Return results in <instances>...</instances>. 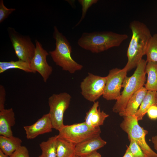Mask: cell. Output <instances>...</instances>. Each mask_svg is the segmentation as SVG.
<instances>
[{
	"mask_svg": "<svg viewBox=\"0 0 157 157\" xmlns=\"http://www.w3.org/2000/svg\"><path fill=\"white\" fill-rule=\"evenodd\" d=\"M129 27L132 35L128 48V61L124 67L129 71L136 67L146 55L149 41L152 36L150 31L143 23L137 20L130 22Z\"/></svg>",
	"mask_w": 157,
	"mask_h": 157,
	"instance_id": "obj_1",
	"label": "cell"
},
{
	"mask_svg": "<svg viewBox=\"0 0 157 157\" xmlns=\"http://www.w3.org/2000/svg\"><path fill=\"white\" fill-rule=\"evenodd\" d=\"M128 37L126 34L110 31L84 32L78 40L77 44L84 49L98 53L119 46Z\"/></svg>",
	"mask_w": 157,
	"mask_h": 157,
	"instance_id": "obj_2",
	"label": "cell"
},
{
	"mask_svg": "<svg viewBox=\"0 0 157 157\" xmlns=\"http://www.w3.org/2000/svg\"><path fill=\"white\" fill-rule=\"evenodd\" d=\"M53 37L56 40V48L49 53L56 65L71 74L81 70L83 66L76 61L71 56L72 48L65 37L56 26L54 27Z\"/></svg>",
	"mask_w": 157,
	"mask_h": 157,
	"instance_id": "obj_3",
	"label": "cell"
},
{
	"mask_svg": "<svg viewBox=\"0 0 157 157\" xmlns=\"http://www.w3.org/2000/svg\"><path fill=\"white\" fill-rule=\"evenodd\" d=\"M147 63L146 60L142 59L133 74L130 77H125L122 84L124 90L113 108V112L119 113L124 111L131 97L143 86L146 80L145 69Z\"/></svg>",
	"mask_w": 157,
	"mask_h": 157,
	"instance_id": "obj_4",
	"label": "cell"
},
{
	"mask_svg": "<svg viewBox=\"0 0 157 157\" xmlns=\"http://www.w3.org/2000/svg\"><path fill=\"white\" fill-rule=\"evenodd\" d=\"M58 131V138L75 145L88 139L100 135L101 132L100 127H91L85 122L64 125Z\"/></svg>",
	"mask_w": 157,
	"mask_h": 157,
	"instance_id": "obj_5",
	"label": "cell"
},
{
	"mask_svg": "<svg viewBox=\"0 0 157 157\" xmlns=\"http://www.w3.org/2000/svg\"><path fill=\"white\" fill-rule=\"evenodd\" d=\"M120 124L121 128L127 133L129 140H134L140 147L147 157H157L154 151L147 143L145 137L147 131L140 126L135 115L123 117Z\"/></svg>",
	"mask_w": 157,
	"mask_h": 157,
	"instance_id": "obj_6",
	"label": "cell"
},
{
	"mask_svg": "<svg viewBox=\"0 0 157 157\" xmlns=\"http://www.w3.org/2000/svg\"><path fill=\"white\" fill-rule=\"evenodd\" d=\"M71 97L66 92L53 94L48 100L49 107V114L53 129L59 131L65 125L63 116L69 107Z\"/></svg>",
	"mask_w": 157,
	"mask_h": 157,
	"instance_id": "obj_7",
	"label": "cell"
},
{
	"mask_svg": "<svg viewBox=\"0 0 157 157\" xmlns=\"http://www.w3.org/2000/svg\"><path fill=\"white\" fill-rule=\"evenodd\" d=\"M8 32L18 60L30 63L34 56L35 48L30 38L20 35L13 28L8 27Z\"/></svg>",
	"mask_w": 157,
	"mask_h": 157,
	"instance_id": "obj_8",
	"label": "cell"
},
{
	"mask_svg": "<svg viewBox=\"0 0 157 157\" xmlns=\"http://www.w3.org/2000/svg\"><path fill=\"white\" fill-rule=\"evenodd\" d=\"M106 82V76L89 73L81 83V94L86 99L94 103L103 95Z\"/></svg>",
	"mask_w": 157,
	"mask_h": 157,
	"instance_id": "obj_9",
	"label": "cell"
},
{
	"mask_svg": "<svg viewBox=\"0 0 157 157\" xmlns=\"http://www.w3.org/2000/svg\"><path fill=\"white\" fill-rule=\"evenodd\" d=\"M127 70L113 68L106 76V82L103 97L107 100H117L120 97V90L124 79L126 76Z\"/></svg>",
	"mask_w": 157,
	"mask_h": 157,
	"instance_id": "obj_10",
	"label": "cell"
},
{
	"mask_svg": "<svg viewBox=\"0 0 157 157\" xmlns=\"http://www.w3.org/2000/svg\"><path fill=\"white\" fill-rule=\"evenodd\" d=\"M35 43V51L30 63V66L34 73H38L46 83L53 71L52 67L47 61V57L49 53L43 48L39 41L36 40Z\"/></svg>",
	"mask_w": 157,
	"mask_h": 157,
	"instance_id": "obj_11",
	"label": "cell"
},
{
	"mask_svg": "<svg viewBox=\"0 0 157 157\" xmlns=\"http://www.w3.org/2000/svg\"><path fill=\"white\" fill-rule=\"evenodd\" d=\"M26 138L32 139L38 136L49 133L53 129L49 113L44 114L33 124L24 126Z\"/></svg>",
	"mask_w": 157,
	"mask_h": 157,
	"instance_id": "obj_12",
	"label": "cell"
},
{
	"mask_svg": "<svg viewBox=\"0 0 157 157\" xmlns=\"http://www.w3.org/2000/svg\"><path fill=\"white\" fill-rule=\"evenodd\" d=\"M106 143L100 135L88 139L76 145L75 155L86 157L104 147Z\"/></svg>",
	"mask_w": 157,
	"mask_h": 157,
	"instance_id": "obj_13",
	"label": "cell"
},
{
	"mask_svg": "<svg viewBox=\"0 0 157 157\" xmlns=\"http://www.w3.org/2000/svg\"><path fill=\"white\" fill-rule=\"evenodd\" d=\"M99 106V102L96 101L86 113L84 122L90 126L100 127L103 125L104 120L109 116L104 111H101Z\"/></svg>",
	"mask_w": 157,
	"mask_h": 157,
	"instance_id": "obj_14",
	"label": "cell"
},
{
	"mask_svg": "<svg viewBox=\"0 0 157 157\" xmlns=\"http://www.w3.org/2000/svg\"><path fill=\"white\" fill-rule=\"evenodd\" d=\"M147 90L143 86L135 93L129 99L126 107L123 111L119 113L121 116L134 115L140 106Z\"/></svg>",
	"mask_w": 157,
	"mask_h": 157,
	"instance_id": "obj_15",
	"label": "cell"
},
{
	"mask_svg": "<svg viewBox=\"0 0 157 157\" xmlns=\"http://www.w3.org/2000/svg\"><path fill=\"white\" fill-rule=\"evenodd\" d=\"M15 123V113L12 108L0 110V135L13 136L11 128Z\"/></svg>",
	"mask_w": 157,
	"mask_h": 157,
	"instance_id": "obj_16",
	"label": "cell"
},
{
	"mask_svg": "<svg viewBox=\"0 0 157 157\" xmlns=\"http://www.w3.org/2000/svg\"><path fill=\"white\" fill-rule=\"evenodd\" d=\"M22 141L18 137L0 135V149L6 155L10 156L21 146Z\"/></svg>",
	"mask_w": 157,
	"mask_h": 157,
	"instance_id": "obj_17",
	"label": "cell"
},
{
	"mask_svg": "<svg viewBox=\"0 0 157 157\" xmlns=\"http://www.w3.org/2000/svg\"><path fill=\"white\" fill-rule=\"evenodd\" d=\"M157 92L147 91L139 108L134 115L138 120H142L149 108L153 105H157Z\"/></svg>",
	"mask_w": 157,
	"mask_h": 157,
	"instance_id": "obj_18",
	"label": "cell"
},
{
	"mask_svg": "<svg viewBox=\"0 0 157 157\" xmlns=\"http://www.w3.org/2000/svg\"><path fill=\"white\" fill-rule=\"evenodd\" d=\"M145 72L147 78L145 88L147 91L157 92V62H147Z\"/></svg>",
	"mask_w": 157,
	"mask_h": 157,
	"instance_id": "obj_19",
	"label": "cell"
},
{
	"mask_svg": "<svg viewBox=\"0 0 157 157\" xmlns=\"http://www.w3.org/2000/svg\"><path fill=\"white\" fill-rule=\"evenodd\" d=\"M76 145L58 138L56 141V157H74Z\"/></svg>",
	"mask_w": 157,
	"mask_h": 157,
	"instance_id": "obj_20",
	"label": "cell"
},
{
	"mask_svg": "<svg viewBox=\"0 0 157 157\" xmlns=\"http://www.w3.org/2000/svg\"><path fill=\"white\" fill-rule=\"evenodd\" d=\"M58 135L49 137L39 144L42 150L41 154L38 157H56V141Z\"/></svg>",
	"mask_w": 157,
	"mask_h": 157,
	"instance_id": "obj_21",
	"label": "cell"
},
{
	"mask_svg": "<svg viewBox=\"0 0 157 157\" xmlns=\"http://www.w3.org/2000/svg\"><path fill=\"white\" fill-rule=\"evenodd\" d=\"M18 69L26 72L34 73L31 68L29 63L19 60L8 62H0V73L11 69Z\"/></svg>",
	"mask_w": 157,
	"mask_h": 157,
	"instance_id": "obj_22",
	"label": "cell"
},
{
	"mask_svg": "<svg viewBox=\"0 0 157 157\" xmlns=\"http://www.w3.org/2000/svg\"><path fill=\"white\" fill-rule=\"evenodd\" d=\"M146 55L147 62H157V33L152 36L148 44Z\"/></svg>",
	"mask_w": 157,
	"mask_h": 157,
	"instance_id": "obj_23",
	"label": "cell"
},
{
	"mask_svg": "<svg viewBox=\"0 0 157 157\" xmlns=\"http://www.w3.org/2000/svg\"><path fill=\"white\" fill-rule=\"evenodd\" d=\"M130 143L128 148L134 157H147L140 147L134 140H129Z\"/></svg>",
	"mask_w": 157,
	"mask_h": 157,
	"instance_id": "obj_24",
	"label": "cell"
},
{
	"mask_svg": "<svg viewBox=\"0 0 157 157\" xmlns=\"http://www.w3.org/2000/svg\"><path fill=\"white\" fill-rule=\"evenodd\" d=\"M98 1V0H78V2L82 7V15L79 21L75 25V27L79 25L85 18L88 8L92 5L95 4Z\"/></svg>",
	"mask_w": 157,
	"mask_h": 157,
	"instance_id": "obj_25",
	"label": "cell"
},
{
	"mask_svg": "<svg viewBox=\"0 0 157 157\" xmlns=\"http://www.w3.org/2000/svg\"><path fill=\"white\" fill-rule=\"evenodd\" d=\"M15 10V8H7L4 5L3 0L0 1V23H1L12 12Z\"/></svg>",
	"mask_w": 157,
	"mask_h": 157,
	"instance_id": "obj_26",
	"label": "cell"
},
{
	"mask_svg": "<svg viewBox=\"0 0 157 157\" xmlns=\"http://www.w3.org/2000/svg\"><path fill=\"white\" fill-rule=\"evenodd\" d=\"M10 157H30L28 151L24 146H21Z\"/></svg>",
	"mask_w": 157,
	"mask_h": 157,
	"instance_id": "obj_27",
	"label": "cell"
},
{
	"mask_svg": "<svg viewBox=\"0 0 157 157\" xmlns=\"http://www.w3.org/2000/svg\"><path fill=\"white\" fill-rule=\"evenodd\" d=\"M6 92L5 89L2 85H0V110L4 109L6 100Z\"/></svg>",
	"mask_w": 157,
	"mask_h": 157,
	"instance_id": "obj_28",
	"label": "cell"
},
{
	"mask_svg": "<svg viewBox=\"0 0 157 157\" xmlns=\"http://www.w3.org/2000/svg\"><path fill=\"white\" fill-rule=\"evenodd\" d=\"M147 113L149 117L151 119H157V106L154 105L151 106L148 110Z\"/></svg>",
	"mask_w": 157,
	"mask_h": 157,
	"instance_id": "obj_29",
	"label": "cell"
},
{
	"mask_svg": "<svg viewBox=\"0 0 157 157\" xmlns=\"http://www.w3.org/2000/svg\"><path fill=\"white\" fill-rule=\"evenodd\" d=\"M151 141L154 144L155 149L157 151V135L152 137Z\"/></svg>",
	"mask_w": 157,
	"mask_h": 157,
	"instance_id": "obj_30",
	"label": "cell"
},
{
	"mask_svg": "<svg viewBox=\"0 0 157 157\" xmlns=\"http://www.w3.org/2000/svg\"><path fill=\"white\" fill-rule=\"evenodd\" d=\"M86 157H101V155L97 151H95Z\"/></svg>",
	"mask_w": 157,
	"mask_h": 157,
	"instance_id": "obj_31",
	"label": "cell"
},
{
	"mask_svg": "<svg viewBox=\"0 0 157 157\" xmlns=\"http://www.w3.org/2000/svg\"><path fill=\"white\" fill-rule=\"evenodd\" d=\"M123 157H134L127 147L126 152Z\"/></svg>",
	"mask_w": 157,
	"mask_h": 157,
	"instance_id": "obj_32",
	"label": "cell"
},
{
	"mask_svg": "<svg viewBox=\"0 0 157 157\" xmlns=\"http://www.w3.org/2000/svg\"><path fill=\"white\" fill-rule=\"evenodd\" d=\"M0 157H10V156L5 154L0 149Z\"/></svg>",
	"mask_w": 157,
	"mask_h": 157,
	"instance_id": "obj_33",
	"label": "cell"
},
{
	"mask_svg": "<svg viewBox=\"0 0 157 157\" xmlns=\"http://www.w3.org/2000/svg\"><path fill=\"white\" fill-rule=\"evenodd\" d=\"M74 157H79L77 155H75L74 156Z\"/></svg>",
	"mask_w": 157,
	"mask_h": 157,
	"instance_id": "obj_34",
	"label": "cell"
},
{
	"mask_svg": "<svg viewBox=\"0 0 157 157\" xmlns=\"http://www.w3.org/2000/svg\"></svg>",
	"mask_w": 157,
	"mask_h": 157,
	"instance_id": "obj_35",
	"label": "cell"
}]
</instances>
